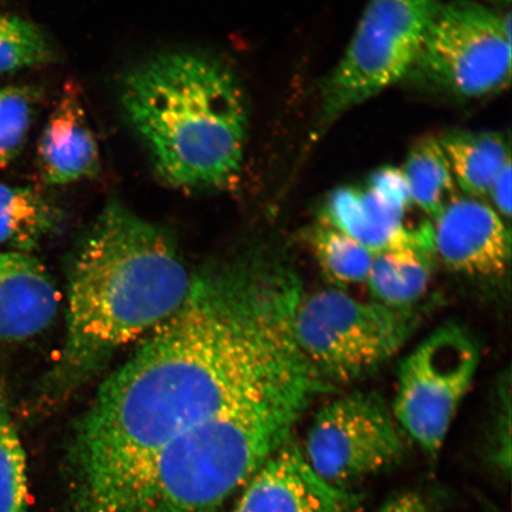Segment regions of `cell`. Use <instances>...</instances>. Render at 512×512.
Masks as SVG:
<instances>
[{
    "label": "cell",
    "mask_w": 512,
    "mask_h": 512,
    "mask_svg": "<svg viewBox=\"0 0 512 512\" xmlns=\"http://www.w3.org/2000/svg\"><path fill=\"white\" fill-rule=\"evenodd\" d=\"M303 296L294 267L272 252L196 275L182 306L76 422L70 512H120L140 473L179 435L268 389L323 379L294 335Z\"/></svg>",
    "instance_id": "6da1fadb"
},
{
    "label": "cell",
    "mask_w": 512,
    "mask_h": 512,
    "mask_svg": "<svg viewBox=\"0 0 512 512\" xmlns=\"http://www.w3.org/2000/svg\"><path fill=\"white\" fill-rule=\"evenodd\" d=\"M194 277L174 241L123 203L106 204L69 273L67 334L51 389L69 393L182 306Z\"/></svg>",
    "instance_id": "7a4b0ae2"
},
{
    "label": "cell",
    "mask_w": 512,
    "mask_h": 512,
    "mask_svg": "<svg viewBox=\"0 0 512 512\" xmlns=\"http://www.w3.org/2000/svg\"><path fill=\"white\" fill-rule=\"evenodd\" d=\"M125 118L170 187L221 190L238 181L245 155V94L227 66L170 53L134 68L121 87Z\"/></svg>",
    "instance_id": "3957f363"
},
{
    "label": "cell",
    "mask_w": 512,
    "mask_h": 512,
    "mask_svg": "<svg viewBox=\"0 0 512 512\" xmlns=\"http://www.w3.org/2000/svg\"><path fill=\"white\" fill-rule=\"evenodd\" d=\"M324 380L281 384L234 403L166 445L133 483L121 512H215L293 437Z\"/></svg>",
    "instance_id": "277c9868"
},
{
    "label": "cell",
    "mask_w": 512,
    "mask_h": 512,
    "mask_svg": "<svg viewBox=\"0 0 512 512\" xmlns=\"http://www.w3.org/2000/svg\"><path fill=\"white\" fill-rule=\"evenodd\" d=\"M411 309L363 303L339 288L304 293L294 335L304 356L332 387L363 379L393 358L413 334Z\"/></svg>",
    "instance_id": "5b68a950"
},
{
    "label": "cell",
    "mask_w": 512,
    "mask_h": 512,
    "mask_svg": "<svg viewBox=\"0 0 512 512\" xmlns=\"http://www.w3.org/2000/svg\"><path fill=\"white\" fill-rule=\"evenodd\" d=\"M440 6L439 0H369L341 62L323 86L318 132L406 78Z\"/></svg>",
    "instance_id": "8992f818"
},
{
    "label": "cell",
    "mask_w": 512,
    "mask_h": 512,
    "mask_svg": "<svg viewBox=\"0 0 512 512\" xmlns=\"http://www.w3.org/2000/svg\"><path fill=\"white\" fill-rule=\"evenodd\" d=\"M457 100L496 94L511 79V22L472 0L441 4L406 78Z\"/></svg>",
    "instance_id": "52a82bcc"
},
{
    "label": "cell",
    "mask_w": 512,
    "mask_h": 512,
    "mask_svg": "<svg viewBox=\"0 0 512 512\" xmlns=\"http://www.w3.org/2000/svg\"><path fill=\"white\" fill-rule=\"evenodd\" d=\"M479 366V348L458 325L441 326L401 363L392 406L403 433L438 456Z\"/></svg>",
    "instance_id": "ba28073f"
},
{
    "label": "cell",
    "mask_w": 512,
    "mask_h": 512,
    "mask_svg": "<svg viewBox=\"0 0 512 512\" xmlns=\"http://www.w3.org/2000/svg\"><path fill=\"white\" fill-rule=\"evenodd\" d=\"M303 454L326 483L347 486L399 464L406 454L392 408L376 392H352L320 409Z\"/></svg>",
    "instance_id": "9c48e42d"
},
{
    "label": "cell",
    "mask_w": 512,
    "mask_h": 512,
    "mask_svg": "<svg viewBox=\"0 0 512 512\" xmlns=\"http://www.w3.org/2000/svg\"><path fill=\"white\" fill-rule=\"evenodd\" d=\"M402 171L386 166L373 172L363 187H344L325 201L322 223L350 236L374 255L406 235L411 207Z\"/></svg>",
    "instance_id": "30bf717a"
},
{
    "label": "cell",
    "mask_w": 512,
    "mask_h": 512,
    "mask_svg": "<svg viewBox=\"0 0 512 512\" xmlns=\"http://www.w3.org/2000/svg\"><path fill=\"white\" fill-rule=\"evenodd\" d=\"M358 504L316 475L292 437L249 479L232 512H356Z\"/></svg>",
    "instance_id": "8fae6325"
},
{
    "label": "cell",
    "mask_w": 512,
    "mask_h": 512,
    "mask_svg": "<svg viewBox=\"0 0 512 512\" xmlns=\"http://www.w3.org/2000/svg\"><path fill=\"white\" fill-rule=\"evenodd\" d=\"M434 220L433 251L452 271L479 278L507 272L510 230L488 204L453 198Z\"/></svg>",
    "instance_id": "7c38bea8"
},
{
    "label": "cell",
    "mask_w": 512,
    "mask_h": 512,
    "mask_svg": "<svg viewBox=\"0 0 512 512\" xmlns=\"http://www.w3.org/2000/svg\"><path fill=\"white\" fill-rule=\"evenodd\" d=\"M44 182L67 185L99 175L101 157L79 88L66 85L37 145Z\"/></svg>",
    "instance_id": "4fadbf2b"
},
{
    "label": "cell",
    "mask_w": 512,
    "mask_h": 512,
    "mask_svg": "<svg viewBox=\"0 0 512 512\" xmlns=\"http://www.w3.org/2000/svg\"><path fill=\"white\" fill-rule=\"evenodd\" d=\"M59 305V291L40 261L29 253L0 251V341L40 334Z\"/></svg>",
    "instance_id": "5bb4252c"
},
{
    "label": "cell",
    "mask_w": 512,
    "mask_h": 512,
    "mask_svg": "<svg viewBox=\"0 0 512 512\" xmlns=\"http://www.w3.org/2000/svg\"><path fill=\"white\" fill-rule=\"evenodd\" d=\"M431 253L432 226L426 224L375 254L367 281L376 303L400 310L418 303L430 285Z\"/></svg>",
    "instance_id": "9a60e30c"
},
{
    "label": "cell",
    "mask_w": 512,
    "mask_h": 512,
    "mask_svg": "<svg viewBox=\"0 0 512 512\" xmlns=\"http://www.w3.org/2000/svg\"><path fill=\"white\" fill-rule=\"evenodd\" d=\"M440 140L454 182L465 194L488 196L497 177L511 163L509 140L497 132H453Z\"/></svg>",
    "instance_id": "2e32d148"
},
{
    "label": "cell",
    "mask_w": 512,
    "mask_h": 512,
    "mask_svg": "<svg viewBox=\"0 0 512 512\" xmlns=\"http://www.w3.org/2000/svg\"><path fill=\"white\" fill-rule=\"evenodd\" d=\"M59 221L57 210L40 192L0 183V247L29 253Z\"/></svg>",
    "instance_id": "e0dca14e"
},
{
    "label": "cell",
    "mask_w": 512,
    "mask_h": 512,
    "mask_svg": "<svg viewBox=\"0 0 512 512\" xmlns=\"http://www.w3.org/2000/svg\"><path fill=\"white\" fill-rule=\"evenodd\" d=\"M401 171L411 202L426 214L437 217L453 200L456 182L439 139L414 144Z\"/></svg>",
    "instance_id": "ac0fdd59"
},
{
    "label": "cell",
    "mask_w": 512,
    "mask_h": 512,
    "mask_svg": "<svg viewBox=\"0 0 512 512\" xmlns=\"http://www.w3.org/2000/svg\"><path fill=\"white\" fill-rule=\"evenodd\" d=\"M310 245L332 284L347 286L367 281L374 254L350 236L320 223L310 234Z\"/></svg>",
    "instance_id": "d6986e66"
},
{
    "label": "cell",
    "mask_w": 512,
    "mask_h": 512,
    "mask_svg": "<svg viewBox=\"0 0 512 512\" xmlns=\"http://www.w3.org/2000/svg\"><path fill=\"white\" fill-rule=\"evenodd\" d=\"M28 495L27 457L0 395V512H28Z\"/></svg>",
    "instance_id": "ffe728a7"
},
{
    "label": "cell",
    "mask_w": 512,
    "mask_h": 512,
    "mask_svg": "<svg viewBox=\"0 0 512 512\" xmlns=\"http://www.w3.org/2000/svg\"><path fill=\"white\" fill-rule=\"evenodd\" d=\"M46 36L27 19L0 14V74L21 72L51 59Z\"/></svg>",
    "instance_id": "44dd1931"
},
{
    "label": "cell",
    "mask_w": 512,
    "mask_h": 512,
    "mask_svg": "<svg viewBox=\"0 0 512 512\" xmlns=\"http://www.w3.org/2000/svg\"><path fill=\"white\" fill-rule=\"evenodd\" d=\"M40 94L31 87H0V169L22 152Z\"/></svg>",
    "instance_id": "7402d4cb"
},
{
    "label": "cell",
    "mask_w": 512,
    "mask_h": 512,
    "mask_svg": "<svg viewBox=\"0 0 512 512\" xmlns=\"http://www.w3.org/2000/svg\"><path fill=\"white\" fill-rule=\"evenodd\" d=\"M511 401L510 388L507 394L501 390L499 395V409L496 413L494 431H492L488 457L494 469L502 475L509 477L511 467Z\"/></svg>",
    "instance_id": "603a6c76"
},
{
    "label": "cell",
    "mask_w": 512,
    "mask_h": 512,
    "mask_svg": "<svg viewBox=\"0 0 512 512\" xmlns=\"http://www.w3.org/2000/svg\"><path fill=\"white\" fill-rule=\"evenodd\" d=\"M511 163L505 166L489 192L495 204V210L502 219L510 220L511 217Z\"/></svg>",
    "instance_id": "cb8c5ba5"
},
{
    "label": "cell",
    "mask_w": 512,
    "mask_h": 512,
    "mask_svg": "<svg viewBox=\"0 0 512 512\" xmlns=\"http://www.w3.org/2000/svg\"><path fill=\"white\" fill-rule=\"evenodd\" d=\"M381 512H430V510L424 497L416 492H406L384 505Z\"/></svg>",
    "instance_id": "d4e9b609"
},
{
    "label": "cell",
    "mask_w": 512,
    "mask_h": 512,
    "mask_svg": "<svg viewBox=\"0 0 512 512\" xmlns=\"http://www.w3.org/2000/svg\"><path fill=\"white\" fill-rule=\"evenodd\" d=\"M497 2L509 3L510 0H497Z\"/></svg>",
    "instance_id": "484cf974"
}]
</instances>
